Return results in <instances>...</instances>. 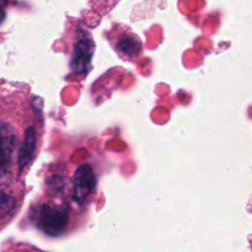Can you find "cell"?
I'll return each instance as SVG.
<instances>
[{"label": "cell", "instance_id": "obj_1", "mask_svg": "<svg viewBox=\"0 0 252 252\" xmlns=\"http://www.w3.org/2000/svg\"><path fill=\"white\" fill-rule=\"evenodd\" d=\"M32 223L43 233L49 236L62 234L70 220V209L68 204H55L51 202H40L31 210Z\"/></svg>", "mask_w": 252, "mask_h": 252}, {"label": "cell", "instance_id": "obj_2", "mask_svg": "<svg viewBox=\"0 0 252 252\" xmlns=\"http://www.w3.org/2000/svg\"><path fill=\"white\" fill-rule=\"evenodd\" d=\"M72 199L84 206L96 186V178L90 164H81L76 169L72 180Z\"/></svg>", "mask_w": 252, "mask_h": 252}, {"label": "cell", "instance_id": "obj_3", "mask_svg": "<svg viewBox=\"0 0 252 252\" xmlns=\"http://www.w3.org/2000/svg\"><path fill=\"white\" fill-rule=\"evenodd\" d=\"M94 50V43L90 38H80L74 45L70 65L75 73H85L91 62Z\"/></svg>", "mask_w": 252, "mask_h": 252}, {"label": "cell", "instance_id": "obj_4", "mask_svg": "<svg viewBox=\"0 0 252 252\" xmlns=\"http://www.w3.org/2000/svg\"><path fill=\"white\" fill-rule=\"evenodd\" d=\"M36 148V133L32 126L26 129L24 134V141L18 151V167L20 173L32 160Z\"/></svg>", "mask_w": 252, "mask_h": 252}, {"label": "cell", "instance_id": "obj_5", "mask_svg": "<svg viewBox=\"0 0 252 252\" xmlns=\"http://www.w3.org/2000/svg\"><path fill=\"white\" fill-rule=\"evenodd\" d=\"M17 147L16 135L9 125L2 122L1 126V170L5 172L9 166L12 158V155Z\"/></svg>", "mask_w": 252, "mask_h": 252}, {"label": "cell", "instance_id": "obj_6", "mask_svg": "<svg viewBox=\"0 0 252 252\" xmlns=\"http://www.w3.org/2000/svg\"><path fill=\"white\" fill-rule=\"evenodd\" d=\"M117 50L119 53L127 56L137 55L141 49V44L137 39L134 38L133 35L123 34L119 37L117 43Z\"/></svg>", "mask_w": 252, "mask_h": 252}, {"label": "cell", "instance_id": "obj_7", "mask_svg": "<svg viewBox=\"0 0 252 252\" xmlns=\"http://www.w3.org/2000/svg\"><path fill=\"white\" fill-rule=\"evenodd\" d=\"M16 207V199L5 192L4 189L1 191V217L4 219L7 215H9L11 212L14 211Z\"/></svg>", "mask_w": 252, "mask_h": 252}, {"label": "cell", "instance_id": "obj_8", "mask_svg": "<svg viewBox=\"0 0 252 252\" xmlns=\"http://www.w3.org/2000/svg\"><path fill=\"white\" fill-rule=\"evenodd\" d=\"M46 186L51 193L59 194L63 192L66 186V180L61 175H53L47 179Z\"/></svg>", "mask_w": 252, "mask_h": 252}]
</instances>
